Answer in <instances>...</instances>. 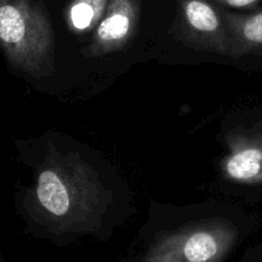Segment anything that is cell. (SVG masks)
Returning a JSON list of instances; mask_svg holds the SVG:
<instances>
[{"mask_svg": "<svg viewBox=\"0 0 262 262\" xmlns=\"http://www.w3.org/2000/svg\"><path fill=\"white\" fill-rule=\"evenodd\" d=\"M0 46L30 76L38 78L53 71V28L45 10L33 0H0Z\"/></svg>", "mask_w": 262, "mask_h": 262, "instance_id": "obj_2", "label": "cell"}, {"mask_svg": "<svg viewBox=\"0 0 262 262\" xmlns=\"http://www.w3.org/2000/svg\"><path fill=\"white\" fill-rule=\"evenodd\" d=\"M238 239L239 230L230 220H200L161 230L127 262H229Z\"/></svg>", "mask_w": 262, "mask_h": 262, "instance_id": "obj_3", "label": "cell"}, {"mask_svg": "<svg viewBox=\"0 0 262 262\" xmlns=\"http://www.w3.org/2000/svg\"><path fill=\"white\" fill-rule=\"evenodd\" d=\"M223 161L225 177L241 183H262V132L233 135Z\"/></svg>", "mask_w": 262, "mask_h": 262, "instance_id": "obj_6", "label": "cell"}, {"mask_svg": "<svg viewBox=\"0 0 262 262\" xmlns=\"http://www.w3.org/2000/svg\"><path fill=\"white\" fill-rule=\"evenodd\" d=\"M138 18L137 0H110L87 48L90 56H99L123 48L132 37Z\"/></svg>", "mask_w": 262, "mask_h": 262, "instance_id": "obj_5", "label": "cell"}, {"mask_svg": "<svg viewBox=\"0 0 262 262\" xmlns=\"http://www.w3.org/2000/svg\"><path fill=\"white\" fill-rule=\"evenodd\" d=\"M215 2L220 3L223 5L232 8H245L248 5H252L253 3L258 2V0H215Z\"/></svg>", "mask_w": 262, "mask_h": 262, "instance_id": "obj_9", "label": "cell"}, {"mask_svg": "<svg viewBox=\"0 0 262 262\" xmlns=\"http://www.w3.org/2000/svg\"><path fill=\"white\" fill-rule=\"evenodd\" d=\"M182 12L186 37L193 38L194 42L205 49L234 56L227 25L209 3L205 0H183Z\"/></svg>", "mask_w": 262, "mask_h": 262, "instance_id": "obj_4", "label": "cell"}, {"mask_svg": "<svg viewBox=\"0 0 262 262\" xmlns=\"http://www.w3.org/2000/svg\"><path fill=\"white\" fill-rule=\"evenodd\" d=\"M229 35L232 37L234 56H239L247 49L262 46V12L252 15H225Z\"/></svg>", "mask_w": 262, "mask_h": 262, "instance_id": "obj_7", "label": "cell"}, {"mask_svg": "<svg viewBox=\"0 0 262 262\" xmlns=\"http://www.w3.org/2000/svg\"><path fill=\"white\" fill-rule=\"evenodd\" d=\"M110 0H73L68 10V20L77 32L94 28L106 12Z\"/></svg>", "mask_w": 262, "mask_h": 262, "instance_id": "obj_8", "label": "cell"}, {"mask_svg": "<svg viewBox=\"0 0 262 262\" xmlns=\"http://www.w3.org/2000/svg\"><path fill=\"white\" fill-rule=\"evenodd\" d=\"M35 197L41 222L54 235L96 232L106 209V192L77 155H59L38 171Z\"/></svg>", "mask_w": 262, "mask_h": 262, "instance_id": "obj_1", "label": "cell"}]
</instances>
